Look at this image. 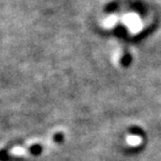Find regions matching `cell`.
I'll list each match as a JSON object with an SVG mask.
<instances>
[{
    "label": "cell",
    "mask_w": 161,
    "mask_h": 161,
    "mask_svg": "<svg viewBox=\"0 0 161 161\" xmlns=\"http://www.w3.org/2000/svg\"><path fill=\"white\" fill-rule=\"evenodd\" d=\"M127 142L130 144L131 147H137L138 144L141 142V138L139 136H134V135H132V136H129L127 138Z\"/></svg>",
    "instance_id": "cell-1"
}]
</instances>
